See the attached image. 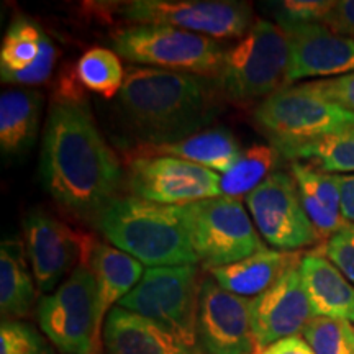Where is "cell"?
Wrapping results in <instances>:
<instances>
[{
    "label": "cell",
    "instance_id": "cell-1",
    "mask_svg": "<svg viewBox=\"0 0 354 354\" xmlns=\"http://www.w3.org/2000/svg\"><path fill=\"white\" fill-rule=\"evenodd\" d=\"M39 171L48 194L79 216H97L117 198L123 180L120 161L97 128L86 102L53 100Z\"/></svg>",
    "mask_w": 354,
    "mask_h": 354
},
{
    "label": "cell",
    "instance_id": "cell-2",
    "mask_svg": "<svg viewBox=\"0 0 354 354\" xmlns=\"http://www.w3.org/2000/svg\"><path fill=\"white\" fill-rule=\"evenodd\" d=\"M117 109L140 146L189 138L216 113L207 77L143 66L127 69Z\"/></svg>",
    "mask_w": 354,
    "mask_h": 354
},
{
    "label": "cell",
    "instance_id": "cell-3",
    "mask_svg": "<svg viewBox=\"0 0 354 354\" xmlns=\"http://www.w3.org/2000/svg\"><path fill=\"white\" fill-rule=\"evenodd\" d=\"M95 225L115 248L148 268L196 266L183 207L161 205L138 197H117L95 216Z\"/></svg>",
    "mask_w": 354,
    "mask_h": 354
},
{
    "label": "cell",
    "instance_id": "cell-4",
    "mask_svg": "<svg viewBox=\"0 0 354 354\" xmlns=\"http://www.w3.org/2000/svg\"><path fill=\"white\" fill-rule=\"evenodd\" d=\"M289 44L277 24L256 20L245 37L225 51L218 88L234 105L268 99L287 86Z\"/></svg>",
    "mask_w": 354,
    "mask_h": 354
},
{
    "label": "cell",
    "instance_id": "cell-5",
    "mask_svg": "<svg viewBox=\"0 0 354 354\" xmlns=\"http://www.w3.org/2000/svg\"><path fill=\"white\" fill-rule=\"evenodd\" d=\"M113 51L133 64L218 77L225 50L214 38L162 25H131L112 35Z\"/></svg>",
    "mask_w": 354,
    "mask_h": 354
},
{
    "label": "cell",
    "instance_id": "cell-6",
    "mask_svg": "<svg viewBox=\"0 0 354 354\" xmlns=\"http://www.w3.org/2000/svg\"><path fill=\"white\" fill-rule=\"evenodd\" d=\"M254 123L277 149L354 128V112L339 107L308 84L286 86L261 102Z\"/></svg>",
    "mask_w": 354,
    "mask_h": 354
},
{
    "label": "cell",
    "instance_id": "cell-7",
    "mask_svg": "<svg viewBox=\"0 0 354 354\" xmlns=\"http://www.w3.org/2000/svg\"><path fill=\"white\" fill-rule=\"evenodd\" d=\"M197 266H166L146 269L138 286L118 307L148 318L187 346L198 349L197 310L201 294Z\"/></svg>",
    "mask_w": 354,
    "mask_h": 354
},
{
    "label": "cell",
    "instance_id": "cell-8",
    "mask_svg": "<svg viewBox=\"0 0 354 354\" xmlns=\"http://www.w3.org/2000/svg\"><path fill=\"white\" fill-rule=\"evenodd\" d=\"M183 215L194 253L209 271L268 250L236 198L220 196L189 203Z\"/></svg>",
    "mask_w": 354,
    "mask_h": 354
},
{
    "label": "cell",
    "instance_id": "cell-9",
    "mask_svg": "<svg viewBox=\"0 0 354 354\" xmlns=\"http://www.w3.org/2000/svg\"><path fill=\"white\" fill-rule=\"evenodd\" d=\"M39 328L61 354H99L100 305L94 274L79 264L37 308Z\"/></svg>",
    "mask_w": 354,
    "mask_h": 354
},
{
    "label": "cell",
    "instance_id": "cell-10",
    "mask_svg": "<svg viewBox=\"0 0 354 354\" xmlns=\"http://www.w3.org/2000/svg\"><path fill=\"white\" fill-rule=\"evenodd\" d=\"M110 8L135 25H162L214 39L243 38L253 21L248 2L228 0H133Z\"/></svg>",
    "mask_w": 354,
    "mask_h": 354
},
{
    "label": "cell",
    "instance_id": "cell-11",
    "mask_svg": "<svg viewBox=\"0 0 354 354\" xmlns=\"http://www.w3.org/2000/svg\"><path fill=\"white\" fill-rule=\"evenodd\" d=\"M245 201L261 236L277 251L294 253L322 240L304 209L294 176L276 171Z\"/></svg>",
    "mask_w": 354,
    "mask_h": 354
},
{
    "label": "cell",
    "instance_id": "cell-12",
    "mask_svg": "<svg viewBox=\"0 0 354 354\" xmlns=\"http://www.w3.org/2000/svg\"><path fill=\"white\" fill-rule=\"evenodd\" d=\"M127 184L133 197L161 205L184 207L221 196L216 172L172 156H135Z\"/></svg>",
    "mask_w": 354,
    "mask_h": 354
},
{
    "label": "cell",
    "instance_id": "cell-13",
    "mask_svg": "<svg viewBox=\"0 0 354 354\" xmlns=\"http://www.w3.org/2000/svg\"><path fill=\"white\" fill-rule=\"evenodd\" d=\"M24 232L35 284L41 294L55 289L66 274H71V269L74 271L79 264H87L95 243L94 236L74 232L41 210L26 215Z\"/></svg>",
    "mask_w": 354,
    "mask_h": 354
},
{
    "label": "cell",
    "instance_id": "cell-14",
    "mask_svg": "<svg viewBox=\"0 0 354 354\" xmlns=\"http://www.w3.org/2000/svg\"><path fill=\"white\" fill-rule=\"evenodd\" d=\"M251 300L202 279L197 310V343L203 354H254Z\"/></svg>",
    "mask_w": 354,
    "mask_h": 354
},
{
    "label": "cell",
    "instance_id": "cell-15",
    "mask_svg": "<svg viewBox=\"0 0 354 354\" xmlns=\"http://www.w3.org/2000/svg\"><path fill=\"white\" fill-rule=\"evenodd\" d=\"M289 44L290 82L318 76H344L354 73V39L339 37L322 21L277 20Z\"/></svg>",
    "mask_w": 354,
    "mask_h": 354
},
{
    "label": "cell",
    "instance_id": "cell-16",
    "mask_svg": "<svg viewBox=\"0 0 354 354\" xmlns=\"http://www.w3.org/2000/svg\"><path fill=\"white\" fill-rule=\"evenodd\" d=\"M299 264L287 269L276 284L251 300L256 349L269 346L279 339L302 335L308 323L315 318Z\"/></svg>",
    "mask_w": 354,
    "mask_h": 354
},
{
    "label": "cell",
    "instance_id": "cell-17",
    "mask_svg": "<svg viewBox=\"0 0 354 354\" xmlns=\"http://www.w3.org/2000/svg\"><path fill=\"white\" fill-rule=\"evenodd\" d=\"M107 354H201L169 331L122 307H113L104 323Z\"/></svg>",
    "mask_w": 354,
    "mask_h": 354
},
{
    "label": "cell",
    "instance_id": "cell-18",
    "mask_svg": "<svg viewBox=\"0 0 354 354\" xmlns=\"http://www.w3.org/2000/svg\"><path fill=\"white\" fill-rule=\"evenodd\" d=\"M300 276L315 317L354 323V286L320 250L302 256Z\"/></svg>",
    "mask_w": 354,
    "mask_h": 354
},
{
    "label": "cell",
    "instance_id": "cell-19",
    "mask_svg": "<svg viewBox=\"0 0 354 354\" xmlns=\"http://www.w3.org/2000/svg\"><path fill=\"white\" fill-rule=\"evenodd\" d=\"M300 259L302 258L297 253L268 248L258 254L223 268L212 269L209 272L221 289L245 299H256L276 284L287 269L300 263Z\"/></svg>",
    "mask_w": 354,
    "mask_h": 354
},
{
    "label": "cell",
    "instance_id": "cell-20",
    "mask_svg": "<svg viewBox=\"0 0 354 354\" xmlns=\"http://www.w3.org/2000/svg\"><path fill=\"white\" fill-rule=\"evenodd\" d=\"M145 156H172L194 162L207 169L220 171L225 174L241 156V148L234 135L227 128L215 127L176 141L158 146H138L136 153Z\"/></svg>",
    "mask_w": 354,
    "mask_h": 354
},
{
    "label": "cell",
    "instance_id": "cell-21",
    "mask_svg": "<svg viewBox=\"0 0 354 354\" xmlns=\"http://www.w3.org/2000/svg\"><path fill=\"white\" fill-rule=\"evenodd\" d=\"M87 266L95 277L100 318L105 323L113 305L120 304V300L138 286L145 274L143 264L113 245L95 240L88 253Z\"/></svg>",
    "mask_w": 354,
    "mask_h": 354
},
{
    "label": "cell",
    "instance_id": "cell-22",
    "mask_svg": "<svg viewBox=\"0 0 354 354\" xmlns=\"http://www.w3.org/2000/svg\"><path fill=\"white\" fill-rule=\"evenodd\" d=\"M43 95L33 88H8L0 95V148L15 158L32 148L37 138Z\"/></svg>",
    "mask_w": 354,
    "mask_h": 354
},
{
    "label": "cell",
    "instance_id": "cell-23",
    "mask_svg": "<svg viewBox=\"0 0 354 354\" xmlns=\"http://www.w3.org/2000/svg\"><path fill=\"white\" fill-rule=\"evenodd\" d=\"M35 286L21 243L3 241L0 246V312L3 320L30 315L37 294Z\"/></svg>",
    "mask_w": 354,
    "mask_h": 354
},
{
    "label": "cell",
    "instance_id": "cell-24",
    "mask_svg": "<svg viewBox=\"0 0 354 354\" xmlns=\"http://www.w3.org/2000/svg\"><path fill=\"white\" fill-rule=\"evenodd\" d=\"M282 156L292 162L305 161L326 174L354 172V128L308 141V143L287 146L279 149Z\"/></svg>",
    "mask_w": 354,
    "mask_h": 354
},
{
    "label": "cell",
    "instance_id": "cell-25",
    "mask_svg": "<svg viewBox=\"0 0 354 354\" xmlns=\"http://www.w3.org/2000/svg\"><path fill=\"white\" fill-rule=\"evenodd\" d=\"M281 151L276 146L254 145L241 153L225 174L220 176L221 196L230 198L248 197L256 187L276 172L281 162Z\"/></svg>",
    "mask_w": 354,
    "mask_h": 354
},
{
    "label": "cell",
    "instance_id": "cell-26",
    "mask_svg": "<svg viewBox=\"0 0 354 354\" xmlns=\"http://www.w3.org/2000/svg\"><path fill=\"white\" fill-rule=\"evenodd\" d=\"M46 33L28 19H17L8 26L0 48V76L8 82L17 74L25 73L41 55Z\"/></svg>",
    "mask_w": 354,
    "mask_h": 354
},
{
    "label": "cell",
    "instance_id": "cell-27",
    "mask_svg": "<svg viewBox=\"0 0 354 354\" xmlns=\"http://www.w3.org/2000/svg\"><path fill=\"white\" fill-rule=\"evenodd\" d=\"M73 71L86 91L94 92L105 100L118 97L127 76L120 56L113 50L102 46L84 53Z\"/></svg>",
    "mask_w": 354,
    "mask_h": 354
},
{
    "label": "cell",
    "instance_id": "cell-28",
    "mask_svg": "<svg viewBox=\"0 0 354 354\" xmlns=\"http://www.w3.org/2000/svg\"><path fill=\"white\" fill-rule=\"evenodd\" d=\"M302 335L315 354H354V326L348 322L315 317Z\"/></svg>",
    "mask_w": 354,
    "mask_h": 354
},
{
    "label": "cell",
    "instance_id": "cell-29",
    "mask_svg": "<svg viewBox=\"0 0 354 354\" xmlns=\"http://www.w3.org/2000/svg\"><path fill=\"white\" fill-rule=\"evenodd\" d=\"M290 171L299 189L307 190L313 197H317L330 212L342 215L338 176L326 174V172L318 171L317 167L305 165V162H292Z\"/></svg>",
    "mask_w": 354,
    "mask_h": 354
},
{
    "label": "cell",
    "instance_id": "cell-30",
    "mask_svg": "<svg viewBox=\"0 0 354 354\" xmlns=\"http://www.w3.org/2000/svg\"><path fill=\"white\" fill-rule=\"evenodd\" d=\"M0 354H50V351L32 326L3 320L0 326Z\"/></svg>",
    "mask_w": 354,
    "mask_h": 354
},
{
    "label": "cell",
    "instance_id": "cell-31",
    "mask_svg": "<svg viewBox=\"0 0 354 354\" xmlns=\"http://www.w3.org/2000/svg\"><path fill=\"white\" fill-rule=\"evenodd\" d=\"M320 251L354 286V223H346L330 236Z\"/></svg>",
    "mask_w": 354,
    "mask_h": 354
},
{
    "label": "cell",
    "instance_id": "cell-32",
    "mask_svg": "<svg viewBox=\"0 0 354 354\" xmlns=\"http://www.w3.org/2000/svg\"><path fill=\"white\" fill-rule=\"evenodd\" d=\"M335 2L326 0H286L277 7V20L290 21H322Z\"/></svg>",
    "mask_w": 354,
    "mask_h": 354
},
{
    "label": "cell",
    "instance_id": "cell-33",
    "mask_svg": "<svg viewBox=\"0 0 354 354\" xmlns=\"http://www.w3.org/2000/svg\"><path fill=\"white\" fill-rule=\"evenodd\" d=\"M308 86L325 99L335 102L349 112H354V73L326 81L308 82Z\"/></svg>",
    "mask_w": 354,
    "mask_h": 354
},
{
    "label": "cell",
    "instance_id": "cell-34",
    "mask_svg": "<svg viewBox=\"0 0 354 354\" xmlns=\"http://www.w3.org/2000/svg\"><path fill=\"white\" fill-rule=\"evenodd\" d=\"M56 57H57L56 46L53 44L51 39L46 37V39H44V44H43L41 55H39L37 63H35L28 71H25V73H20V74H17V76H13L7 84L38 86V84L46 82L51 76L53 68H55Z\"/></svg>",
    "mask_w": 354,
    "mask_h": 354
},
{
    "label": "cell",
    "instance_id": "cell-35",
    "mask_svg": "<svg viewBox=\"0 0 354 354\" xmlns=\"http://www.w3.org/2000/svg\"><path fill=\"white\" fill-rule=\"evenodd\" d=\"M322 24L339 37L354 39V0L335 2Z\"/></svg>",
    "mask_w": 354,
    "mask_h": 354
},
{
    "label": "cell",
    "instance_id": "cell-36",
    "mask_svg": "<svg viewBox=\"0 0 354 354\" xmlns=\"http://www.w3.org/2000/svg\"><path fill=\"white\" fill-rule=\"evenodd\" d=\"M254 354H315L310 344L300 336H290V338L279 339V342L269 344V346L256 349Z\"/></svg>",
    "mask_w": 354,
    "mask_h": 354
},
{
    "label": "cell",
    "instance_id": "cell-37",
    "mask_svg": "<svg viewBox=\"0 0 354 354\" xmlns=\"http://www.w3.org/2000/svg\"><path fill=\"white\" fill-rule=\"evenodd\" d=\"M342 196V216L348 223H354V174H336Z\"/></svg>",
    "mask_w": 354,
    "mask_h": 354
}]
</instances>
